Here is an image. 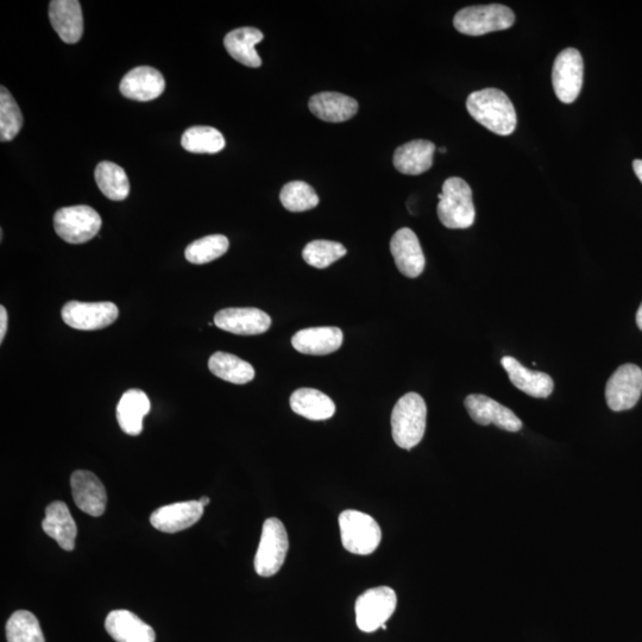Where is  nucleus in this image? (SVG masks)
Instances as JSON below:
<instances>
[{"label": "nucleus", "mask_w": 642, "mask_h": 642, "mask_svg": "<svg viewBox=\"0 0 642 642\" xmlns=\"http://www.w3.org/2000/svg\"><path fill=\"white\" fill-rule=\"evenodd\" d=\"M501 364L507 371L509 380L521 392L537 399H546L552 394L555 383L550 375L527 369L515 358L509 356L503 357Z\"/></svg>", "instance_id": "obj_20"}, {"label": "nucleus", "mask_w": 642, "mask_h": 642, "mask_svg": "<svg viewBox=\"0 0 642 642\" xmlns=\"http://www.w3.org/2000/svg\"><path fill=\"white\" fill-rule=\"evenodd\" d=\"M311 112L321 121L343 123L356 116L357 100L337 92H321L314 94L308 103Z\"/></svg>", "instance_id": "obj_22"}, {"label": "nucleus", "mask_w": 642, "mask_h": 642, "mask_svg": "<svg viewBox=\"0 0 642 642\" xmlns=\"http://www.w3.org/2000/svg\"><path fill=\"white\" fill-rule=\"evenodd\" d=\"M438 150L440 151V153H446V149L445 148H439Z\"/></svg>", "instance_id": "obj_40"}, {"label": "nucleus", "mask_w": 642, "mask_h": 642, "mask_svg": "<svg viewBox=\"0 0 642 642\" xmlns=\"http://www.w3.org/2000/svg\"><path fill=\"white\" fill-rule=\"evenodd\" d=\"M283 207L289 212H305L319 204V197L314 188L304 181H292L283 186L280 193Z\"/></svg>", "instance_id": "obj_32"}, {"label": "nucleus", "mask_w": 642, "mask_h": 642, "mask_svg": "<svg viewBox=\"0 0 642 642\" xmlns=\"http://www.w3.org/2000/svg\"><path fill=\"white\" fill-rule=\"evenodd\" d=\"M465 408L476 424L488 426L494 424L508 432H519L522 421L499 402L488 398L486 395L471 394L464 401Z\"/></svg>", "instance_id": "obj_12"}, {"label": "nucleus", "mask_w": 642, "mask_h": 642, "mask_svg": "<svg viewBox=\"0 0 642 642\" xmlns=\"http://www.w3.org/2000/svg\"><path fill=\"white\" fill-rule=\"evenodd\" d=\"M71 487L75 505L80 511L91 516L105 513L107 495L104 484L91 471L78 470L71 477Z\"/></svg>", "instance_id": "obj_15"}, {"label": "nucleus", "mask_w": 642, "mask_h": 642, "mask_svg": "<svg viewBox=\"0 0 642 642\" xmlns=\"http://www.w3.org/2000/svg\"><path fill=\"white\" fill-rule=\"evenodd\" d=\"M396 267L409 279L418 278L425 269V255L419 238L411 229H400L390 241Z\"/></svg>", "instance_id": "obj_14"}, {"label": "nucleus", "mask_w": 642, "mask_h": 642, "mask_svg": "<svg viewBox=\"0 0 642 642\" xmlns=\"http://www.w3.org/2000/svg\"><path fill=\"white\" fill-rule=\"evenodd\" d=\"M343 339V332L338 327H311L295 333L292 345L301 354L325 356L341 349Z\"/></svg>", "instance_id": "obj_19"}, {"label": "nucleus", "mask_w": 642, "mask_h": 642, "mask_svg": "<svg viewBox=\"0 0 642 642\" xmlns=\"http://www.w3.org/2000/svg\"><path fill=\"white\" fill-rule=\"evenodd\" d=\"M348 253L343 244L331 241H313L302 251V257L307 264L318 269L330 267Z\"/></svg>", "instance_id": "obj_35"}, {"label": "nucleus", "mask_w": 642, "mask_h": 642, "mask_svg": "<svg viewBox=\"0 0 642 642\" xmlns=\"http://www.w3.org/2000/svg\"><path fill=\"white\" fill-rule=\"evenodd\" d=\"M427 407L417 393H408L396 402L392 413V432L396 445L412 450L424 438Z\"/></svg>", "instance_id": "obj_2"}, {"label": "nucleus", "mask_w": 642, "mask_h": 642, "mask_svg": "<svg viewBox=\"0 0 642 642\" xmlns=\"http://www.w3.org/2000/svg\"><path fill=\"white\" fill-rule=\"evenodd\" d=\"M99 190L106 198L122 201L129 197L130 182L127 173L121 166L109 161L99 163L94 172Z\"/></svg>", "instance_id": "obj_29"}, {"label": "nucleus", "mask_w": 642, "mask_h": 642, "mask_svg": "<svg viewBox=\"0 0 642 642\" xmlns=\"http://www.w3.org/2000/svg\"><path fill=\"white\" fill-rule=\"evenodd\" d=\"M209 369L214 376L224 381L235 383V385H247L255 379V369L253 365L241 360V358L226 354V352H216L209 361Z\"/></svg>", "instance_id": "obj_28"}, {"label": "nucleus", "mask_w": 642, "mask_h": 642, "mask_svg": "<svg viewBox=\"0 0 642 642\" xmlns=\"http://www.w3.org/2000/svg\"><path fill=\"white\" fill-rule=\"evenodd\" d=\"M8 642H46L39 620L28 610H18L6 623Z\"/></svg>", "instance_id": "obj_31"}, {"label": "nucleus", "mask_w": 642, "mask_h": 642, "mask_svg": "<svg viewBox=\"0 0 642 642\" xmlns=\"http://www.w3.org/2000/svg\"><path fill=\"white\" fill-rule=\"evenodd\" d=\"M637 324L639 326V329L642 331V304L640 305L637 313Z\"/></svg>", "instance_id": "obj_38"}, {"label": "nucleus", "mask_w": 642, "mask_h": 642, "mask_svg": "<svg viewBox=\"0 0 642 642\" xmlns=\"http://www.w3.org/2000/svg\"><path fill=\"white\" fill-rule=\"evenodd\" d=\"M203 514L199 501L172 503L151 514L150 524L163 533H178L197 524Z\"/></svg>", "instance_id": "obj_16"}, {"label": "nucleus", "mask_w": 642, "mask_h": 642, "mask_svg": "<svg viewBox=\"0 0 642 642\" xmlns=\"http://www.w3.org/2000/svg\"><path fill=\"white\" fill-rule=\"evenodd\" d=\"M467 109L476 122L496 135H512L518 123L511 99L496 88L471 93Z\"/></svg>", "instance_id": "obj_1"}, {"label": "nucleus", "mask_w": 642, "mask_h": 642, "mask_svg": "<svg viewBox=\"0 0 642 642\" xmlns=\"http://www.w3.org/2000/svg\"><path fill=\"white\" fill-rule=\"evenodd\" d=\"M263 39L262 31L256 28H239L225 36L224 46L231 58H234L239 64L258 68L261 67L262 60L255 47Z\"/></svg>", "instance_id": "obj_26"}, {"label": "nucleus", "mask_w": 642, "mask_h": 642, "mask_svg": "<svg viewBox=\"0 0 642 642\" xmlns=\"http://www.w3.org/2000/svg\"><path fill=\"white\" fill-rule=\"evenodd\" d=\"M49 18L65 43H78L83 37L84 18L78 0H54L49 5Z\"/></svg>", "instance_id": "obj_18"}, {"label": "nucleus", "mask_w": 642, "mask_h": 642, "mask_svg": "<svg viewBox=\"0 0 642 642\" xmlns=\"http://www.w3.org/2000/svg\"><path fill=\"white\" fill-rule=\"evenodd\" d=\"M338 521L346 551L368 556L380 546L382 532L373 516L349 509L339 515Z\"/></svg>", "instance_id": "obj_5"}, {"label": "nucleus", "mask_w": 642, "mask_h": 642, "mask_svg": "<svg viewBox=\"0 0 642 642\" xmlns=\"http://www.w3.org/2000/svg\"><path fill=\"white\" fill-rule=\"evenodd\" d=\"M514 12L501 4L469 6L458 11L453 25L459 33L468 36H482L494 31L513 27Z\"/></svg>", "instance_id": "obj_4"}, {"label": "nucleus", "mask_w": 642, "mask_h": 642, "mask_svg": "<svg viewBox=\"0 0 642 642\" xmlns=\"http://www.w3.org/2000/svg\"><path fill=\"white\" fill-rule=\"evenodd\" d=\"M641 394L642 370L638 365H621L607 382L606 400L614 412L632 409L638 404Z\"/></svg>", "instance_id": "obj_11"}, {"label": "nucleus", "mask_w": 642, "mask_h": 642, "mask_svg": "<svg viewBox=\"0 0 642 642\" xmlns=\"http://www.w3.org/2000/svg\"><path fill=\"white\" fill-rule=\"evenodd\" d=\"M166 88V81L157 69L148 66L137 67L125 75L119 91L125 98L136 102H150L159 98Z\"/></svg>", "instance_id": "obj_17"}, {"label": "nucleus", "mask_w": 642, "mask_h": 642, "mask_svg": "<svg viewBox=\"0 0 642 642\" xmlns=\"http://www.w3.org/2000/svg\"><path fill=\"white\" fill-rule=\"evenodd\" d=\"M199 502H200V505H201V506H203V507L205 508L206 506H209L210 499H209V497H207V496H203V497H201V499L199 500Z\"/></svg>", "instance_id": "obj_39"}, {"label": "nucleus", "mask_w": 642, "mask_h": 642, "mask_svg": "<svg viewBox=\"0 0 642 642\" xmlns=\"http://www.w3.org/2000/svg\"><path fill=\"white\" fill-rule=\"evenodd\" d=\"M436 146L430 141L415 140L399 147L394 153L396 171L405 175H420L431 169Z\"/></svg>", "instance_id": "obj_24"}, {"label": "nucleus", "mask_w": 642, "mask_h": 642, "mask_svg": "<svg viewBox=\"0 0 642 642\" xmlns=\"http://www.w3.org/2000/svg\"><path fill=\"white\" fill-rule=\"evenodd\" d=\"M583 75V58L577 49L568 48L559 53L552 69V84L560 102H575L582 90Z\"/></svg>", "instance_id": "obj_10"}, {"label": "nucleus", "mask_w": 642, "mask_h": 642, "mask_svg": "<svg viewBox=\"0 0 642 642\" xmlns=\"http://www.w3.org/2000/svg\"><path fill=\"white\" fill-rule=\"evenodd\" d=\"M633 169L635 175L638 176V179L641 181L642 184V160H635L633 162Z\"/></svg>", "instance_id": "obj_37"}, {"label": "nucleus", "mask_w": 642, "mask_h": 642, "mask_svg": "<svg viewBox=\"0 0 642 642\" xmlns=\"http://www.w3.org/2000/svg\"><path fill=\"white\" fill-rule=\"evenodd\" d=\"M6 330H8V312H6L5 307L2 306L0 307V343L4 341Z\"/></svg>", "instance_id": "obj_36"}, {"label": "nucleus", "mask_w": 642, "mask_h": 642, "mask_svg": "<svg viewBox=\"0 0 642 642\" xmlns=\"http://www.w3.org/2000/svg\"><path fill=\"white\" fill-rule=\"evenodd\" d=\"M396 606L398 597L392 588L379 587L365 591L356 601L357 627L365 633L376 632L392 618Z\"/></svg>", "instance_id": "obj_8"}, {"label": "nucleus", "mask_w": 642, "mask_h": 642, "mask_svg": "<svg viewBox=\"0 0 642 642\" xmlns=\"http://www.w3.org/2000/svg\"><path fill=\"white\" fill-rule=\"evenodd\" d=\"M0 90V141L10 142L20 134L23 115L11 93L4 86Z\"/></svg>", "instance_id": "obj_34"}, {"label": "nucleus", "mask_w": 642, "mask_h": 642, "mask_svg": "<svg viewBox=\"0 0 642 642\" xmlns=\"http://www.w3.org/2000/svg\"><path fill=\"white\" fill-rule=\"evenodd\" d=\"M294 413L313 421L331 419L336 413V405L330 396L312 388L295 390L291 396Z\"/></svg>", "instance_id": "obj_27"}, {"label": "nucleus", "mask_w": 642, "mask_h": 642, "mask_svg": "<svg viewBox=\"0 0 642 642\" xmlns=\"http://www.w3.org/2000/svg\"><path fill=\"white\" fill-rule=\"evenodd\" d=\"M42 528L60 545L61 549L74 550L78 530L65 502L50 503L46 509V518L42 521Z\"/></svg>", "instance_id": "obj_23"}, {"label": "nucleus", "mask_w": 642, "mask_h": 642, "mask_svg": "<svg viewBox=\"0 0 642 642\" xmlns=\"http://www.w3.org/2000/svg\"><path fill=\"white\" fill-rule=\"evenodd\" d=\"M119 316L113 302L69 301L62 308L61 317L75 330L96 331L115 323Z\"/></svg>", "instance_id": "obj_9"}, {"label": "nucleus", "mask_w": 642, "mask_h": 642, "mask_svg": "<svg viewBox=\"0 0 642 642\" xmlns=\"http://www.w3.org/2000/svg\"><path fill=\"white\" fill-rule=\"evenodd\" d=\"M105 628L117 642H155L154 629L129 610H113L107 615Z\"/></svg>", "instance_id": "obj_21"}, {"label": "nucleus", "mask_w": 642, "mask_h": 642, "mask_svg": "<svg viewBox=\"0 0 642 642\" xmlns=\"http://www.w3.org/2000/svg\"><path fill=\"white\" fill-rule=\"evenodd\" d=\"M182 147L193 154H217L225 148V138L211 127H192L181 138Z\"/></svg>", "instance_id": "obj_30"}, {"label": "nucleus", "mask_w": 642, "mask_h": 642, "mask_svg": "<svg viewBox=\"0 0 642 642\" xmlns=\"http://www.w3.org/2000/svg\"><path fill=\"white\" fill-rule=\"evenodd\" d=\"M288 549L289 540L285 525L276 518L266 520L255 556L257 575L272 577L278 574L285 564Z\"/></svg>", "instance_id": "obj_6"}, {"label": "nucleus", "mask_w": 642, "mask_h": 642, "mask_svg": "<svg viewBox=\"0 0 642 642\" xmlns=\"http://www.w3.org/2000/svg\"><path fill=\"white\" fill-rule=\"evenodd\" d=\"M214 324L235 335L256 336L270 329L272 318L258 308H225L216 314Z\"/></svg>", "instance_id": "obj_13"}, {"label": "nucleus", "mask_w": 642, "mask_h": 642, "mask_svg": "<svg viewBox=\"0 0 642 642\" xmlns=\"http://www.w3.org/2000/svg\"><path fill=\"white\" fill-rule=\"evenodd\" d=\"M150 412V400L142 390L130 389L124 393L117 406V420L124 433L140 436L143 419Z\"/></svg>", "instance_id": "obj_25"}, {"label": "nucleus", "mask_w": 642, "mask_h": 642, "mask_svg": "<svg viewBox=\"0 0 642 642\" xmlns=\"http://www.w3.org/2000/svg\"><path fill=\"white\" fill-rule=\"evenodd\" d=\"M229 239L223 235H211L188 245L185 251L186 260L193 264L210 263L222 257L229 250Z\"/></svg>", "instance_id": "obj_33"}, {"label": "nucleus", "mask_w": 642, "mask_h": 642, "mask_svg": "<svg viewBox=\"0 0 642 642\" xmlns=\"http://www.w3.org/2000/svg\"><path fill=\"white\" fill-rule=\"evenodd\" d=\"M102 218L90 206L64 207L54 216L56 234L69 244H84L91 241L102 229Z\"/></svg>", "instance_id": "obj_7"}, {"label": "nucleus", "mask_w": 642, "mask_h": 642, "mask_svg": "<svg viewBox=\"0 0 642 642\" xmlns=\"http://www.w3.org/2000/svg\"><path fill=\"white\" fill-rule=\"evenodd\" d=\"M438 199V217L445 228L469 229L474 225L476 211L468 182L453 176L444 182Z\"/></svg>", "instance_id": "obj_3"}]
</instances>
